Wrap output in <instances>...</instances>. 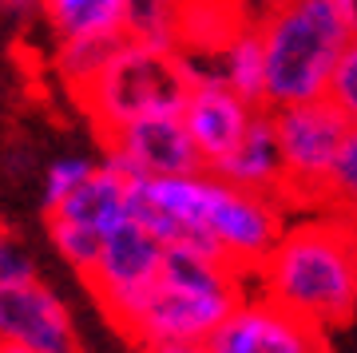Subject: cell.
Listing matches in <instances>:
<instances>
[{"instance_id": "44dd1931", "label": "cell", "mask_w": 357, "mask_h": 353, "mask_svg": "<svg viewBox=\"0 0 357 353\" xmlns=\"http://www.w3.org/2000/svg\"><path fill=\"white\" fill-rule=\"evenodd\" d=\"M24 278H36L32 250H28V242H20L13 227L0 223V282H24Z\"/></svg>"}, {"instance_id": "ba28073f", "label": "cell", "mask_w": 357, "mask_h": 353, "mask_svg": "<svg viewBox=\"0 0 357 353\" xmlns=\"http://www.w3.org/2000/svg\"><path fill=\"white\" fill-rule=\"evenodd\" d=\"M0 350L13 353H76L79 329L68 302L48 282H0Z\"/></svg>"}, {"instance_id": "8992f818", "label": "cell", "mask_w": 357, "mask_h": 353, "mask_svg": "<svg viewBox=\"0 0 357 353\" xmlns=\"http://www.w3.org/2000/svg\"><path fill=\"white\" fill-rule=\"evenodd\" d=\"M163 242L147 227H139L131 215L119 218L112 230H103L100 254L84 274V282H88L91 298L100 302L112 326H119L143 302V294L155 286L159 266H163Z\"/></svg>"}, {"instance_id": "6da1fadb", "label": "cell", "mask_w": 357, "mask_h": 353, "mask_svg": "<svg viewBox=\"0 0 357 353\" xmlns=\"http://www.w3.org/2000/svg\"><path fill=\"white\" fill-rule=\"evenodd\" d=\"M250 278L262 298L330 341L357 314V239L349 215L318 206V215L286 223Z\"/></svg>"}, {"instance_id": "8fae6325", "label": "cell", "mask_w": 357, "mask_h": 353, "mask_svg": "<svg viewBox=\"0 0 357 353\" xmlns=\"http://www.w3.org/2000/svg\"><path fill=\"white\" fill-rule=\"evenodd\" d=\"M206 171H215L218 179H227L234 187L282 195V155H278V135H274L270 107H258L250 127L243 131V139H238L218 163L206 167Z\"/></svg>"}, {"instance_id": "5b68a950", "label": "cell", "mask_w": 357, "mask_h": 353, "mask_svg": "<svg viewBox=\"0 0 357 353\" xmlns=\"http://www.w3.org/2000/svg\"><path fill=\"white\" fill-rule=\"evenodd\" d=\"M274 135L282 155V199L290 211L298 206H321L326 175L333 167V155L342 147L345 115L326 96L318 100H298L270 107Z\"/></svg>"}, {"instance_id": "d6986e66", "label": "cell", "mask_w": 357, "mask_h": 353, "mask_svg": "<svg viewBox=\"0 0 357 353\" xmlns=\"http://www.w3.org/2000/svg\"><path fill=\"white\" fill-rule=\"evenodd\" d=\"M326 100L345 115V123H357V32L349 36V44L333 63L330 84H326Z\"/></svg>"}, {"instance_id": "d4e9b609", "label": "cell", "mask_w": 357, "mask_h": 353, "mask_svg": "<svg viewBox=\"0 0 357 353\" xmlns=\"http://www.w3.org/2000/svg\"><path fill=\"white\" fill-rule=\"evenodd\" d=\"M349 227H354V239H357V215H349Z\"/></svg>"}, {"instance_id": "ac0fdd59", "label": "cell", "mask_w": 357, "mask_h": 353, "mask_svg": "<svg viewBox=\"0 0 357 353\" xmlns=\"http://www.w3.org/2000/svg\"><path fill=\"white\" fill-rule=\"evenodd\" d=\"M48 242H52V250L60 254V262L72 266V270L84 278L91 270V262H96V254H100L103 234L91 230V227H79V223H72V218L48 215Z\"/></svg>"}, {"instance_id": "ffe728a7", "label": "cell", "mask_w": 357, "mask_h": 353, "mask_svg": "<svg viewBox=\"0 0 357 353\" xmlns=\"http://www.w3.org/2000/svg\"><path fill=\"white\" fill-rule=\"evenodd\" d=\"M91 167H96V159H84V155H60V159H52L48 171H44V187H40L44 211H52L64 195H72L91 175Z\"/></svg>"}, {"instance_id": "30bf717a", "label": "cell", "mask_w": 357, "mask_h": 353, "mask_svg": "<svg viewBox=\"0 0 357 353\" xmlns=\"http://www.w3.org/2000/svg\"><path fill=\"white\" fill-rule=\"evenodd\" d=\"M211 353H314L326 350V338L306 322L286 314L262 294H243L238 306L222 317V326L206 341Z\"/></svg>"}, {"instance_id": "9a60e30c", "label": "cell", "mask_w": 357, "mask_h": 353, "mask_svg": "<svg viewBox=\"0 0 357 353\" xmlns=\"http://www.w3.org/2000/svg\"><path fill=\"white\" fill-rule=\"evenodd\" d=\"M119 40H123V32H96V36L56 40L52 68H56V76L64 80V88L79 96L91 80L100 76V68L107 63V56L115 52V44H119Z\"/></svg>"}, {"instance_id": "5bb4252c", "label": "cell", "mask_w": 357, "mask_h": 353, "mask_svg": "<svg viewBox=\"0 0 357 353\" xmlns=\"http://www.w3.org/2000/svg\"><path fill=\"white\" fill-rule=\"evenodd\" d=\"M215 76L234 88L243 100L262 107V84H266V68H262V40H258L255 24H243L234 36L222 44L218 52H211Z\"/></svg>"}, {"instance_id": "7a4b0ae2", "label": "cell", "mask_w": 357, "mask_h": 353, "mask_svg": "<svg viewBox=\"0 0 357 353\" xmlns=\"http://www.w3.org/2000/svg\"><path fill=\"white\" fill-rule=\"evenodd\" d=\"M243 294L246 278L222 258L167 246L155 286L115 329L139 350L195 353L206 350L211 333L222 326V317L238 306Z\"/></svg>"}, {"instance_id": "4fadbf2b", "label": "cell", "mask_w": 357, "mask_h": 353, "mask_svg": "<svg viewBox=\"0 0 357 353\" xmlns=\"http://www.w3.org/2000/svg\"><path fill=\"white\" fill-rule=\"evenodd\" d=\"M128 4L131 0H40V20L56 40L123 32Z\"/></svg>"}, {"instance_id": "2e32d148", "label": "cell", "mask_w": 357, "mask_h": 353, "mask_svg": "<svg viewBox=\"0 0 357 353\" xmlns=\"http://www.w3.org/2000/svg\"><path fill=\"white\" fill-rule=\"evenodd\" d=\"M123 36L155 48H183V8L171 0H131L123 16Z\"/></svg>"}, {"instance_id": "7c38bea8", "label": "cell", "mask_w": 357, "mask_h": 353, "mask_svg": "<svg viewBox=\"0 0 357 353\" xmlns=\"http://www.w3.org/2000/svg\"><path fill=\"white\" fill-rule=\"evenodd\" d=\"M128 183L131 179L119 171L115 163L100 159V163L91 167V175L79 183L72 195L52 206L48 215L56 218H72L79 227H91V230H112L119 218H128Z\"/></svg>"}, {"instance_id": "3957f363", "label": "cell", "mask_w": 357, "mask_h": 353, "mask_svg": "<svg viewBox=\"0 0 357 353\" xmlns=\"http://www.w3.org/2000/svg\"><path fill=\"white\" fill-rule=\"evenodd\" d=\"M255 28L266 68L262 107H282L326 96L333 63L357 32V16L333 0H278L258 16Z\"/></svg>"}, {"instance_id": "cb8c5ba5", "label": "cell", "mask_w": 357, "mask_h": 353, "mask_svg": "<svg viewBox=\"0 0 357 353\" xmlns=\"http://www.w3.org/2000/svg\"><path fill=\"white\" fill-rule=\"evenodd\" d=\"M171 4H178V8H187V4H199V0H171Z\"/></svg>"}, {"instance_id": "52a82bcc", "label": "cell", "mask_w": 357, "mask_h": 353, "mask_svg": "<svg viewBox=\"0 0 357 353\" xmlns=\"http://www.w3.org/2000/svg\"><path fill=\"white\" fill-rule=\"evenodd\" d=\"M103 159L115 163L128 179H155V175H187L199 171L203 159L195 151V139L178 112L139 115L100 135Z\"/></svg>"}, {"instance_id": "603a6c76", "label": "cell", "mask_w": 357, "mask_h": 353, "mask_svg": "<svg viewBox=\"0 0 357 353\" xmlns=\"http://www.w3.org/2000/svg\"><path fill=\"white\" fill-rule=\"evenodd\" d=\"M333 4H337V8H345L349 16H357V0H333Z\"/></svg>"}, {"instance_id": "277c9868", "label": "cell", "mask_w": 357, "mask_h": 353, "mask_svg": "<svg viewBox=\"0 0 357 353\" xmlns=\"http://www.w3.org/2000/svg\"><path fill=\"white\" fill-rule=\"evenodd\" d=\"M195 84L191 52L155 48L123 36L100 68V76L79 91L96 135L155 112H183V100Z\"/></svg>"}, {"instance_id": "9c48e42d", "label": "cell", "mask_w": 357, "mask_h": 353, "mask_svg": "<svg viewBox=\"0 0 357 353\" xmlns=\"http://www.w3.org/2000/svg\"><path fill=\"white\" fill-rule=\"evenodd\" d=\"M191 68H195V84L183 100V123L195 139V151L203 159V167L218 163L222 155L243 139V131L250 127L258 103L243 100L234 88H227L215 76V63L203 52H191Z\"/></svg>"}, {"instance_id": "7402d4cb", "label": "cell", "mask_w": 357, "mask_h": 353, "mask_svg": "<svg viewBox=\"0 0 357 353\" xmlns=\"http://www.w3.org/2000/svg\"><path fill=\"white\" fill-rule=\"evenodd\" d=\"M40 16V0H0V20H16V24H28Z\"/></svg>"}, {"instance_id": "e0dca14e", "label": "cell", "mask_w": 357, "mask_h": 353, "mask_svg": "<svg viewBox=\"0 0 357 353\" xmlns=\"http://www.w3.org/2000/svg\"><path fill=\"white\" fill-rule=\"evenodd\" d=\"M321 206L342 211V215H357V123L345 127L342 147H337L330 175H326Z\"/></svg>"}]
</instances>
